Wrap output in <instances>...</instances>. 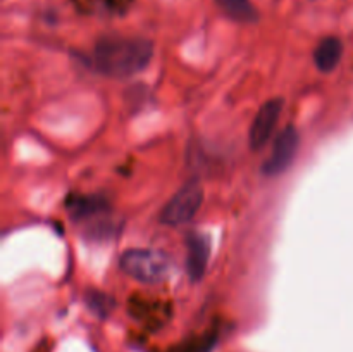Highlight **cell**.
Here are the masks:
<instances>
[{
    "instance_id": "cell-1",
    "label": "cell",
    "mask_w": 353,
    "mask_h": 352,
    "mask_svg": "<svg viewBox=\"0 0 353 352\" xmlns=\"http://www.w3.org/2000/svg\"><path fill=\"white\" fill-rule=\"evenodd\" d=\"M154 55V45L145 38L103 37L93 47L90 66L109 78L123 79L143 71Z\"/></svg>"
},
{
    "instance_id": "cell-2",
    "label": "cell",
    "mask_w": 353,
    "mask_h": 352,
    "mask_svg": "<svg viewBox=\"0 0 353 352\" xmlns=\"http://www.w3.org/2000/svg\"><path fill=\"white\" fill-rule=\"evenodd\" d=\"M119 266L128 276L141 283H161L171 271V259L161 251L130 248L119 259Z\"/></svg>"
},
{
    "instance_id": "cell-3",
    "label": "cell",
    "mask_w": 353,
    "mask_h": 352,
    "mask_svg": "<svg viewBox=\"0 0 353 352\" xmlns=\"http://www.w3.org/2000/svg\"><path fill=\"white\" fill-rule=\"evenodd\" d=\"M203 202V188L199 182H190L174 193L161 214V223L168 226H181L190 223Z\"/></svg>"
},
{
    "instance_id": "cell-4",
    "label": "cell",
    "mask_w": 353,
    "mask_h": 352,
    "mask_svg": "<svg viewBox=\"0 0 353 352\" xmlns=\"http://www.w3.org/2000/svg\"><path fill=\"white\" fill-rule=\"evenodd\" d=\"M300 145V135L293 124H288L285 130L279 131L276 137L274 145H272V152L268 157L265 164L262 166V173L269 178L283 175L290 166L293 164L296 152H299Z\"/></svg>"
},
{
    "instance_id": "cell-5",
    "label": "cell",
    "mask_w": 353,
    "mask_h": 352,
    "mask_svg": "<svg viewBox=\"0 0 353 352\" xmlns=\"http://www.w3.org/2000/svg\"><path fill=\"white\" fill-rule=\"evenodd\" d=\"M283 107H285V100L283 99H271L265 104H262L254 123H252L250 137H248L252 150H261L271 140L276 124H278L279 117H281Z\"/></svg>"
},
{
    "instance_id": "cell-6",
    "label": "cell",
    "mask_w": 353,
    "mask_h": 352,
    "mask_svg": "<svg viewBox=\"0 0 353 352\" xmlns=\"http://www.w3.org/2000/svg\"><path fill=\"white\" fill-rule=\"evenodd\" d=\"M210 245L207 237L200 233L190 235L188 238V257H186V269L192 282H200L203 278L209 266Z\"/></svg>"
},
{
    "instance_id": "cell-7",
    "label": "cell",
    "mask_w": 353,
    "mask_h": 352,
    "mask_svg": "<svg viewBox=\"0 0 353 352\" xmlns=\"http://www.w3.org/2000/svg\"><path fill=\"white\" fill-rule=\"evenodd\" d=\"M341 57V41L338 38L327 37L321 40L314 50V62L316 68L323 72H330L336 68L338 61Z\"/></svg>"
},
{
    "instance_id": "cell-8",
    "label": "cell",
    "mask_w": 353,
    "mask_h": 352,
    "mask_svg": "<svg viewBox=\"0 0 353 352\" xmlns=\"http://www.w3.org/2000/svg\"><path fill=\"white\" fill-rule=\"evenodd\" d=\"M219 9L233 21L252 24L259 21V12L250 0H216Z\"/></svg>"
},
{
    "instance_id": "cell-9",
    "label": "cell",
    "mask_w": 353,
    "mask_h": 352,
    "mask_svg": "<svg viewBox=\"0 0 353 352\" xmlns=\"http://www.w3.org/2000/svg\"><path fill=\"white\" fill-rule=\"evenodd\" d=\"M86 304L99 316H109L110 311L114 309V299H110L105 293L97 292V290H90L86 293Z\"/></svg>"
},
{
    "instance_id": "cell-10",
    "label": "cell",
    "mask_w": 353,
    "mask_h": 352,
    "mask_svg": "<svg viewBox=\"0 0 353 352\" xmlns=\"http://www.w3.org/2000/svg\"><path fill=\"white\" fill-rule=\"evenodd\" d=\"M214 342H216L214 337H205L203 340H196L195 344L186 347L185 352H210L214 347Z\"/></svg>"
}]
</instances>
